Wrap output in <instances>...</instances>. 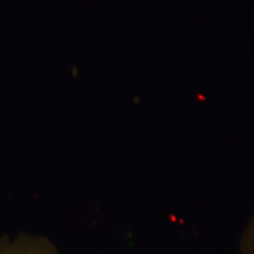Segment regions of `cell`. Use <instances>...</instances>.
<instances>
[{
    "label": "cell",
    "mask_w": 254,
    "mask_h": 254,
    "mask_svg": "<svg viewBox=\"0 0 254 254\" xmlns=\"http://www.w3.org/2000/svg\"><path fill=\"white\" fill-rule=\"evenodd\" d=\"M0 254H60L46 236L22 234L15 237L0 236Z\"/></svg>",
    "instance_id": "6da1fadb"
},
{
    "label": "cell",
    "mask_w": 254,
    "mask_h": 254,
    "mask_svg": "<svg viewBox=\"0 0 254 254\" xmlns=\"http://www.w3.org/2000/svg\"><path fill=\"white\" fill-rule=\"evenodd\" d=\"M240 254H254V213L248 221L241 236Z\"/></svg>",
    "instance_id": "7a4b0ae2"
}]
</instances>
